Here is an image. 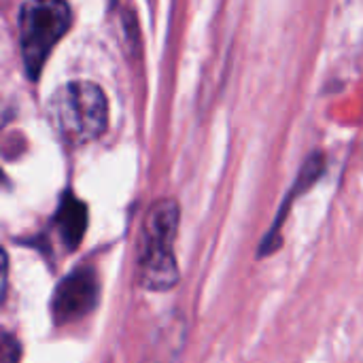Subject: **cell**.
<instances>
[{
  "instance_id": "cell-1",
  "label": "cell",
  "mask_w": 363,
  "mask_h": 363,
  "mask_svg": "<svg viewBox=\"0 0 363 363\" xmlns=\"http://www.w3.org/2000/svg\"><path fill=\"white\" fill-rule=\"evenodd\" d=\"M177 228H179L177 202L160 200L149 208L143 228L140 283L151 291H166L179 283V268L172 251Z\"/></svg>"
},
{
  "instance_id": "cell-2",
  "label": "cell",
  "mask_w": 363,
  "mask_h": 363,
  "mask_svg": "<svg viewBox=\"0 0 363 363\" xmlns=\"http://www.w3.org/2000/svg\"><path fill=\"white\" fill-rule=\"evenodd\" d=\"M49 115L55 130L70 143L83 145L98 138L106 128V98L102 89L87 81H72L60 87L51 102Z\"/></svg>"
},
{
  "instance_id": "cell-3",
  "label": "cell",
  "mask_w": 363,
  "mask_h": 363,
  "mask_svg": "<svg viewBox=\"0 0 363 363\" xmlns=\"http://www.w3.org/2000/svg\"><path fill=\"white\" fill-rule=\"evenodd\" d=\"M72 15L64 0H28L19 15V47L26 72L36 79L55 47L70 28Z\"/></svg>"
},
{
  "instance_id": "cell-4",
  "label": "cell",
  "mask_w": 363,
  "mask_h": 363,
  "mask_svg": "<svg viewBox=\"0 0 363 363\" xmlns=\"http://www.w3.org/2000/svg\"><path fill=\"white\" fill-rule=\"evenodd\" d=\"M98 294H100V287H98V279L94 270L79 268L70 272L57 285L53 294L51 313H53L55 323L66 325L89 315L98 302Z\"/></svg>"
},
{
  "instance_id": "cell-5",
  "label": "cell",
  "mask_w": 363,
  "mask_h": 363,
  "mask_svg": "<svg viewBox=\"0 0 363 363\" xmlns=\"http://www.w3.org/2000/svg\"><path fill=\"white\" fill-rule=\"evenodd\" d=\"M87 228V211L77 198H66L60 206V232L66 240V245L79 247L83 234Z\"/></svg>"
},
{
  "instance_id": "cell-6",
  "label": "cell",
  "mask_w": 363,
  "mask_h": 363,
  "mask_svg": "<svg viewBox=\"0 0 363 363\" xmlns=\"http://www.w3.org/2000/svg\"><path fill=\"white\" fill-rule=\"evenodd\" d=\"M21 359V347L19 340L0 328V363H19Z\"/></svg>"
},
{
  "instance_id": "cell-7",
  "label": "cell",
  "mask_w": 363,
  "mask_h": 363,
  "mask_svg": "<svg viewBox=\"0 0 363 363\" xmlns=\"http://www.w3.org/2000/svg\"><path fill=\"white\" fill-rule=\"evenodd\" d=\"M6 272H9L6 255H4V251L0 249V304H2L4 294H6Z\"/></svg>"
}]
</instances>
